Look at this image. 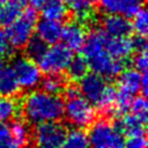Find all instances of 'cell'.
Segmentation results:
<instances>
[{
	"instance_id": "cell-32",
	"label": "cell",
	"mask_w": 148,
	"mask_h": 148,
	"mask_svg": "<svg viewBox=\"0 0 148 148\" xmlns=\"http://www.w3.org/2000/svg\"><path fill=\"white\" fill-rule=\"evenodd\" d=\"M131 44H132L133 51H135V52H145V51H147V39H146V36L136 34L135 36H133L131 38Z\"/></svg>"
},
{
	"instance_id": "cell-2",
	"label": "cell",
	"mask_w": 148,
	"mask_h": 148,
	"mask_svg": "<svg viewBox=\"0 0 148 148\" xmlns=\"http://www.w3.org/2000/svg\"><path fill=\"white\" fill-rule=\"evenodd\" d=\"M38 21L37 9L32 7L23 8L20 16L6 27V36L14 49L22 50L28 39L31 37L34 28Z\"/></svg>"
},
{
	"instance_id": "cell-29",
	"label": "cell",
	"mask_w": 148,
	"mask_h": 148,
	"mask_svg": "<svg viewBox=\"0 0 148 148\" xmlns=\"http://www.w3.org/2000/svg\"><path fill=\"white\" fill-rule=\"evenodd\" d=\"M14 57V47L10 45L5 30L0 29V59Z\"/></svg>"
},
{
	"instance_id": "cell-24",
	"label": "cell",
	"mask_w": 148,
	"mask_h": 148,
	"mask_svg": "<svg viewBox=\"0 0 148 148\" xmlns=\"http://www.w3.org/2000/svg\"><path fill=\"white\" fill-rule=\"evenodd\" d=\"M67 76L72 81H79L83 77L89 69L88 60L83 56H73L67 66Z\"/></svg>"
},
{
	"instance_id": "cell-28",
	"label": "cell",
	"mask_w": 148,
	"mask_h": 148,
	"mask_svg": "<svg viewBox=\"0 0 148 148\" xmlns=\"http://www.w3.org/2000/svg\"><path fill=\"white\" fill-rule=\"evenodd\" d=\"M133 30L136 31V34L146 36L148 32V15L146 9L142 7L135 15L133 21Z\"/></svg>"
},
{
	"instance_id": "cell-13",
	"label": "cell",
	"mask_w": 148,
	"mask_h": 148,
	"mask_svg": "<svg viewBox=\"0 0 148 148\" xmlns=\"http://www.w3.org/2000/svg\"><path fill=\"white\" fill-rule=\"evenodd\" d=\"M106 37H108V35L101 28L91 27L89 29L88 34H86L83 44L80 49L82 52V56L86 59H89V58L94 57L95 54L99 53L101 51H103Z\"/></svg>"
},
{
	"instance_id": "cell-17",
	"label": "cell",
	"mask_w": 148,
	"mask_h": 148,
	"mask_svg": "<svg viewBox=\"0 0 148 148\" xmlns=\"http://www.w3.org/2000/svg\"><path fill=\"white\" fill-rule=\"evenodd\" d=\"M69 81H71L69 77L67 76V74H64V72L51 73V74H46L44 77H40V81L38 84L40 86L42 90L49 94L60 95L62 94L64 89L69 83Z\"/></svg>"
},
{
	"instance_id": "cell-22",
	"label": "cell",
	"mask_w": 148,
	"mask_h": 148,
	"mask_svg": "<svg viewBox=\"0 0 148 148\" xmlns=\"http://www.w3.org/2000/svg\"><path fill=\"white\" fill-rule=\"evenodd\" d=\"M46 49H47V44L36 34L34 36L31 35V37L28 39V42L25 43V45L23 46L22 50L27 58H29L36 62L42 58V56L44 54Z\"/></svg>"
},
{
	"instance_id": "cell-18",
	"label": "cell",
	"mask_w": 148,
	"mask_h": 148,
	"mask_svg": "<svg viewBox=\"0 0 148 148\" xmlns=\"http://www.w3.org/2000/svg\"><path fill=\"white\" fill-rule=\"evenodd\" d=\"M104 50L114 58H127L133 52L131 38L127 37H106Z\"/></svg>"
},
{
	"instance_id": "cell-9",
	"label": "cell",
	"mask_w": 148,
	"mask_h": 148,
	"mask_svg": "<svg viewBox=\"0 0 148 148\" xmlns=\"http://www.w3.org/2000/svg\"><path fill=\"white\" fill-rule=\"evenodd\" d=\"M105 79L96 73H87L83 77L79 80V89L80 94L83 95V97L92 105L96 106L98 103L105 87H106Z\"/></svg>"
},
{
	"instance_id": "cell-14",
	"label": "cell",
	"mask_w": 148,
	"mask_h": 148,
	"mask_svg": "<svg viewBox=\"0 0 148 148\" xmlns=\"http://www.w3.org/2000/svg\"><path fill=\"white\" fill-rule=\"evenodd\" d=\"M146 124L143 120H141L135 114H123L121 117L112 119L113 127L119 131L123 135H138V134H145L146 132Z\"/></svg>"
},
{
	"instance_id": "cell-25",
	"label": "cell",
	"mask_w": 148,
	"mask_h": 148,
	"mask_svg": "<svg viewBox=\"0 0 148 148\" xmlns=\"http://www.w3.org/2000/svg\"><path fill=\"white\" fill-rule=\"evenodd\" d=\"M89 140L87 133L82 128H74L67 132L62 148H88Z\"/></svg>"
},
{
	"instance_id": "cell-1",
	"label": "cell",
	"mask_w": 148,
	"mask_h": 148,
	"mask_svg": "<svg viewBox=\"0 0 148 148\" xmlns=\"http://www.w3.org/2000/svg\"><path fill=\"white\" fill-rule=\"evenodd\" d=\"M20 114L29 125L61 120L64 117L62 97L42 89L32 90L21 98Z\"/></svg>"
},
{
	"instance_id": "cell-15",
	"label": "cell",
	"mask_w": 148,
	"mask_h": 148,
	"mask_svg": "<svg viewBox=\"0 0 148 148\" xmlns=\"http://www.w3.org/2000/svg\"><path fill=\"white\" fill-rule=\"evenodd\" d=\"M35 27L37 35L46 44H56L61 39L62 24L60 21L43 17L42 20L37 21Z\"/></svg>"
},
{
	"instance_id": "cell-26",
	"label": "cell",
	"mask_w": 148,
	"mask_h": 148,
	"mask_svg": "<svg viewBox=\"0 0 148 148\" xmlns=\"http://www.w3.org/2000/svg\"><path fill=\"white\" fill-rule=\"evenodd\" d=\"M130 110L132 111L133 114H135L141 120L147 123V119H148V105H147L146 96L139 95L136 97H133L131 106H130Z\"/></svg>"
},
{
	"instance_id": "cell-23",
	"label": "cell",
	"mask_w": 148,
	"mask_h": 148,
	"mask_svg": "<svg viewBox=\"0 0 148 148\" xmlns=\"http://www.w3.org/2000/svg\"><path fill=\"white\" fill-rule=\"evenodd\" d=\"M21 98L0 96V121H6L17 117L20 113Z\"/></svg>"
},
{
	"instance_id": "cell-12",
	"label": "cell",
	"mask_w": 148,
	"mask_h": 148,
	"mask_svg": "<svg viewBox=\"0 0 148 148\" xmlns=\"http://www.w3.org/2000/svg\"><path fill=\"white\" fill-rule=\"evenodd\" d=\"M86 29L87 28L82 23L72 18L62 27L61 39L71 50H80L87 34Z\"/></svg>"
},
{
	"instance_id": "cell-5",
	"label": "cell",
	"mask_w": 148,
	"mask_h": 148,
	"mask_svg": "<svg viewBox=\"0 0 148 148\" xmlns=\"http://www.w3.org/2000/svg\"><path fill=\"white\" fill-rule=\"evenodd\" d=\"M65 99L64 114L68 123L79 128H84L95 121L96 111L83 96L77 95Z\"/></svg>"
},
{
	"instance_id": "cell-31",
	"label": "cell",
	"mask_w": 148,
	"mask_h": 148,
	"mask_svg": "<svg viewBox=\"0 0 148 148\" xmlns=\"http://www.w3.org/2000/svg\"><path fill=\"white\" fill-rule=\"evenodd\" d=\"M131 64L135 67L136 71L139 72H145L147 71L148 66V58H147V51L145 52H136V54L131 58Z\"/></svg>"
},
{
	"instance_id": "cell-10",
	"label": "cell",
	"mask_w": 148,
	"mask_h": 148,
	"mask_svg": "<svg viewBox=\"0 0 148 148\" xmlns=\"http://www.w3.org/2000/svg\"><path fill=\"white\" fill-rule=\"evenodd\" d=\"M101 29L110 37H128L133 34V24L128 17L119 14H106L99 21Z\"/></svg>"
},
{
	"instance_id": "cell-8",
	"label": "cell",
	"mask_w": 148,
	"mask_h": 148,
	"mask_svg": "<svg viewBox=\"0 0 148 148\" xmlns=\"http://www.w3.org/2000/svg\"><path fill=\"white\" fill-rule=\"evenodd\" d=\"M12 68L14 71V74L17 79L20 87H22L23 89L29 90L38 86L42 74L39 67L35 64L34 60L27 58L25 56L16 57L14 54Z\"/></svg>"
},
{
	"instance_id": "cell-7",
	"label": "cell",
	"mask_w": 148,
	"mask_h": 148,
	"mask_svg": "<svg viewBox=\"0 0 148 148\" xmlns=\"http://www.w3.org/2000/svg\"><path fill=\"white\" fill-rule=\"evenodd\" d=\"M89 68L103 77L112 79L116 77L121 71L131 65V58H114L111 57L105 50L95 54L94 57L87 59Z\"/></svg>"
},
{
	"instance_id": "cell-27",
	"label": "cell",
	"mask_w": 148,
	"mask_h": 148,
	"mask_svg": "<svg viewBox=\"0 0 148 148\" xmlns=\"http://www.w3.org/2000/svg\"><path fill=\"white\" fill-rule=\"evenodd\" d=\"M0 148H23L12 134L8 124H0Z\"/></svg>"
},
{
	"instance_id": "cell-30",
	"label": "cell",
	"mask_w": 148,
	"mask_h": 148,
	"mask_svg": "<svg viewBox=\"0 0 148 148\" xmlns=\"http://www.w3.org/2000/svg\"><path fill=\"white\" fill-rule=\"evenodd\" d=\"M124 148H147V139L145 134L131 135L124 141Z\"/></svg>"
},
{
	"instance_id": "cell-3",
	"label": "cell",
	"mask_w": 148,
	"mask_h": 148,
	"mask_svg": "<svg viewBox=\"0 0 148 148\" xmlns=\"http://www.w3.org/2000/svg\"><path fill=\"white\" fill-rule=\"evenodd\" d=\"M66 135L67 128L60 120L37 124L31 131V148H61Z\"/></svg>"
},
{
	"instance_id": "cell-33",
	"label": "cell",
	"mask_w": 148,
	"mask_h": 148,
	"mask_svg": "<svg viewBox=\"0 0 148 148\" xmlns=\"http://www.w3.org/2000/svg\"><path fill=\"white\" fill-rule=\"evenodd\" d=\"M30 5V7L35 8V9H40L43 7V5L46 2V0H27Z\"/></svg>"
},
{
	"instance_id": "cell-35",
	"label": "cell",
	"mask_w": 148,
	"mask_h": 148,
	"mask_svg": "<svg viewBox=\"0 0 148 148\" xmlns=\"http://www.w3.org/2000/svg\"><path fill=\"white\" fill-rule=\"evenodd\" d=\"M2 3H3V1H2V0H0V7H1V5H2Z\"/></svg>"
},
{
	"instance_id": "cell-11",
	"label": "cell",
	"mask_w": 148,
	"mask_h": 148,
	"mask_svg": "<svg viewBox=\"0 0 148 148\" xmlns=\"http://www.w3.org/2000/svg\"><path fill=\"white\" fill-rule=\"evenodd\" d=\"M97 3L105 14H119L132 17L143 7L145 0H98Z\"/></svg>"
},
{
	"instance_id": "cell-34",
	"label": "cell",
	"mask_w": 148,
	"mask_h": 148,
	"mask_svg": "<svg viewBox=\"0 0 148 148\" xmlns=\"http://www.w3.org/2000/svg\"><path fill=\"white\" fill-rule=\"evenodd\" d=\"M88 1H89V2H91V3H92V5H96V3H97V1H98V0H88Z\"/></svg>"
},
{
	"instance_id": "cell-16",
	"label": "cell",
	"mask_w": 148,
	"mask_h": 148,
	"mask_svg": "<svg viewBox=\"0 0 148 148\" xmlns=\"http://www.w3.org/2000/svg\"><path fill=\"white\" fill-rule=\"evenodd\" d=\"M21 87L10 66L2 65L0 67V96L17 97Z\"/></svg>"
},
{
	"instance_id": "cell-19",
	"label": "cell",
	"mask_w": 148,
	"mask_h": 148,
	"mask_svg": "<svg viewBox=\"0 0 148 148\" xmlns=\"http://www.w3.org/2000/svg\"><path fill=\"white\" fill-rule=\"evenodd\" d=\"M117 76V86L119 89L126 90L132 95H135L140 91L141 73L139 71L127 67L121 71Z\"/></svg>"
},
{
	"instance_id": "cell-20",
	"label": "cell",
	"mask_w": 148,
	"mask_h": 148,
	"mask_svg": "<svg viewBox=\"0 0 148 148\" xmlns=\"http://www.w3.org/2000/svg\"><path fill=\"white\" fill-rule=\"evenodd\" d=\"M24 0H7L0 7V25L8 27L14 22L23 10Z\"/></svg>"
},
{
	"instance_id": "cell-21",
	"label": "cell",
	"mask_w": 148,
	"mask_h": 148,
	"mask_svg": "<svg viewBox=\"0 0 148 148\" xmlns=\"http://www.w3.org/2000/svg\"><path fill=\"white\" fill-rule=\"evenodd\" d=\"M40 9L43 17L50 20L60 21L69 16V10L64 0H46Z\"/></svg>"
},
{
	"instance_id": "cell-6",
	"label": "cell",
	"mask_w": 148,
	"mask_h": 148,
	"mask_svg": "<svg viewBox=\"0 0 148 148\" xmlns=\"http://www.w3.org/2000/svg\"><path fill=\"white\" fill-rule=\"evenodd\" d=\"M73 52L65 44H52L51 47H47L42 58L37 61L39 64V69L45 74L51 73H61L64 72L71 59Z\"/></svg>"
},
{
	"instance_id": "cell-4",
	"label": "cell",
	"mask_w": 148,
	"mask_h": 148,
	"mask_svg": "<svg viewBox=\"0 0 148 148\" xmlns=\"http://www.w3.org/2000/svg\"><path fill=\"white\" fill-rule=\"evenodd\" d=\"M92 148H124V135L117 131L110 120L99 118L90 125L88 133Z\"/></svg>"
}]
</instances>
